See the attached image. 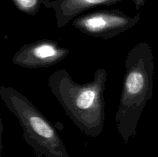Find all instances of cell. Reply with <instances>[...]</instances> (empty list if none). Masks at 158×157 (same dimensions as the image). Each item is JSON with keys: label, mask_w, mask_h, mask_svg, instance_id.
<instances>
[{"label": "cell", "mask_w": 158, "mask_h": 157, "mask_svg": "<svg viewBox=\"0 0 158 157\" xmlns=\"http://www.w3.org/2000/svg\"><path fill=\"white\" fill-rule=\"evenodd\" d=\"M107 76V71L99 68L91 81L80 84L73 79L66 69H60L48 78L51 92L73 123L87 136L97 137L103 132Z\"/></svg>", "instance_id": "6da1fadb"}, {"label": "cell", "mask_w": 158, "mask_h": 157, "mask_svg": "<svg viewBox=\"0 0 158 157\" xmlns=\"http://www.w3.org/2000/svg\"><path fill=\"white\" fill-rule=\"evenodd\" d=\"M120 102L115 115L117 132L125 144L137 135L143 109L152 99L154 57L147 42L137 43L128 52Z\"/></svg>", "instance_id": "7a4b0ae2"}, {"label": "cell", "mask_w": 158, "mask_h": 157, "mask_svg": "<svg viewBox=\"0 0 158 157\" xmlns=\"http://www.w3.org/2000/svg\"><path fill=\"white\" fill-rule=\"evenodd\" d=\"M0 98L18 119L23 139L37 155L69 157L54 126L25 95L10 86H1Z\"/></svg>", "instance_id": "3957f363"}, {"label": "cell", "mask_w": 158, "mask_h": 157, "mask_svg": "<svg viewBox=\"0 0 158 157\" xmlns=\"http://www.w3.org/2000/svg\"><path fill=\"white\" fill-rule=\"evenodd\" d=\"M140 19V14L131 17L119 10H101L77 16L72 26L89 36L107 40L135 26Z\"/></svg>", "instance_id": "277c9868"}, {"label": "cell", "mask_w": 158, "mask_h": 157, "mask_svg": "<svg viewBox=\"0 0 158 157\" xmlns=\"http://www.w3.org/2000/svg\"><path fill=\"white\" fill-rule=\"evenodd\" d=\"M69 53V49L62 47L56 41L40 39L26 43L12 57V62L26 69H39L54 66Z\"/></svg>", "instance_id": "5b68a950"}, {"label": "cell", "mask_w": 158, "mask_h": 157, "mask_svg": "<svg viewBox=\"0 0 158 157\" xmlns=\"http://www.w3.org/2000/svg\"><path fill=\"white\" fill-rule=\"evenodd\" d=\"M119 0H57L49 4L55 11L58 28H63L79 14L94 6L100 5H111ZM137 10L144 4V0H134Z\"/></svg>", "instance_id": "8992f818"}, {"label": "cell", "mask_w": 158, "mask_h": 157, "mask_svg": "<svg viewBox=\"0 0 158 157\" xmlns=\"http://www.w3.org/2000/svg\"><path fill=\"white\" fill-rule=\"evenodd\" d=\"M19 9L28 15H35L40 9V0H13Z\"/></svg>", "instance_id": "52a82bcc"}, {"label": "cell", "mask_w": 158, "mask_h": 157, "mask_svg": "<svg viewBox=\"0 0 158 157\" xmlns=\"http://www.w3.org/2000/svg\"><path fill=\"white\" fill-rule=\"evenodd\" d=\"M4 131V126H3L2 121L1 115H0V152L2 149V134Z\"/></svg>", "instance_id": "ba28073f"}]
</instances>
